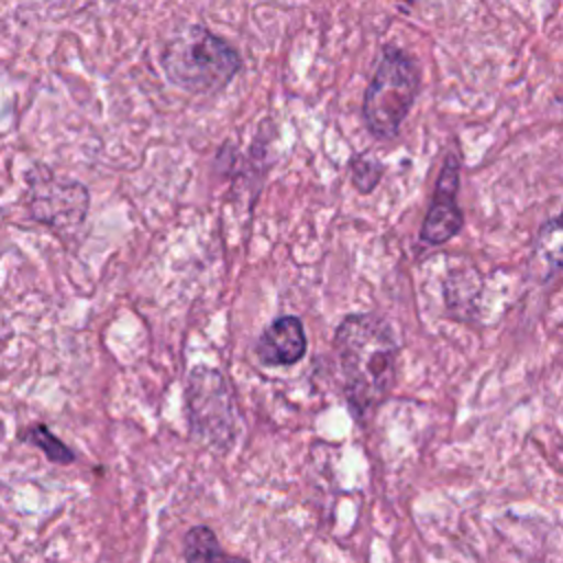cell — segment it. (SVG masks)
Masks as SVG:
<instances>
[{"label": "cell", "mask_w": 563, "mask_h": 563, "mask_svg": "<svg viewBox=\"0 0 563 563\" xmlns=\"http://www.w3.org/2000/svg\"><path fill=\"white\" fill-rule=\"evenodd\" d=\"M334 352L345 400L356 418H365L394 387L398 358L394 334L378 314L352 312L334 330Z\"/></svg>", "instance_id": "6da1fadb"}, {"label": "cell", "mask_w": 563, "mask_h": 563, "mask_svg": "<svg viewBox=\"0 0 563 563\" xmlns=\"http://www.w3.org/2000/svg\"><path fill=\"white\" fill-rule=\"evenodd\" d=\"M161 64L165 77L194 95L220 92L242 68L238 48L202 24H189L167 42Z\"/></svg>", "instance_id": "7a4b0ae2"}, {"label": "cell", "mask_w": 563, "mask_h": 563, "mask_svg": "<svg viewBox=\"0 0 563 563\" xmlns=\"http://www.w3.org/2000/svg\"><path fill=\"white\" fill-rule=\"evenodd\" d=\"M420 92V70L398 46L387 44L363 95V121L378 141H389L400 132Z\"/></svg>", "instance_id": "3957f363"}, {"label": "cell", "mask_w": 563, "mask_h": 563, "mask_svg": "<svg viewBox=\"0 0 563 563\" xmlns=\"http://www.w3.org/2000/svg\"><path fill=\"white\" fill-rule=\"evenodd\" d=\"M185 409L191 438L216 453H229L238 438V405L229 378L209 365H196L185 380Z\"/></svg>", "instance_id": "277c9868"}, {"label": "cell", "mask_w": 563, "mask_h": 563, "mask_svg": "<svg viewBox=\"0 0 563 563\" xmlns=\"http://www.w3.org/2000/svg\"><path fill=\"white\" fill-rule=\"evenodd\" d=\"M29 213L35 222L55 231H75L84 224L90 194L86 185L57 178L48 165L35 163L26 174Z\"/></svg>", "instance_id": "5b68a950"}, {"label": "cell", "mask_w": 563, "mask_h": 563, "mask_svg": "<svg viewBox=\"0 0 563 563\" xmlns=\"http://www.w3.org/2000/svg\"><path fill=\"white\" fill-rule=\"evenodd\" d=\"M457 189H460V161L455 154H449L442 163L440 176L435 180L433 200L420 227V238L427 244H444L462 229L464 216L455 202Z\"/></svg>", "instance_id": "8992f818"}, {"label": "cell", "mask_w": 563, "mask_h": 563, "mask_svg": "<svg viewBox=\"0 0 563 563\" xmlns=\"http://www.w3.org/2000/svg\"><path fill=\"white\" fill-rule=\"evenodd\" d=\"M308 350L306 330L299 317L282 314L273 319L255 339L253 352L266 367H286L303 358Z\"/></svg>", "instance_id": "52a82bcc"}, {"label": "cell", "mask_w": 563, "mask_h": 563, "mask_svg": "<svg viewBox=\"0 0 563 563\" xmlns=\"http://www.w3.org/2000/svg\"><path fill=\"white\" fill-rule=\"evenodd\" d=\"M227 552L222 550L216 532L209 526H194L183 537L185 563H224Z\"/></svg>", "instance_id": "ba28073f"}, {"label": "cell", "mask_w": 563, "mask_h": 563, "mask_svg": "<svg viewBox=\"0 0 563 563\" xmlns=\"http://www.w3.org/2000/svg\"><path fill=\"white\" fill-rule=\"evenodd\" d=\"M534 251L550 268H563V209L541 224Z\"/></svg>", "instance_id": "9c48e42d"}, {"label": "cell", "mask_w": 563, "mask_h": 563, "mask_svg": "<svg viewBox=\"0 0 563 563\" xmlns=\"http://www.w3.org/2000/svg\"><path fill=\"white\" fill-rule=\"evenodd\" d=\"M20 440L37 446L53 464H73L75 462L73 449L66 442H62L46 424H33V427L24 429L20 433Z\"/></svg>", "instance_id": "30bf717a"}, {"label": "cell", "mask_w": 563, "mask_h": 563, "mask_svg": "<svg viewBox=\"0 0 563 563\" xmlns=\"http://www.w3.org/2000/svg\"><path fill=\"white\" fill-rule=\"evenodd\" d=\"M383 172H385L383 163L369 154H356L350 161V180L354 189L361 194H372L380 183Z\"/></svg>", "instance_id": "8fae6325"}, {"label": "cell", "mask_w": 563, "mask_h": 563, "mask_svg": "<svg viewBox=\"0 0 563 563\" xmlns=\"http://www.w3.org/2000/svg\"><path fill=\"white\" fill-rule=\"evenodd\" d=\"M224 563H249V561L244 556H238V554H227Z\"/></svg>", "instance_id": "7c38bea8"}, {"label": "cell", "mask_w": 563, "mask_h": 563, "mask_svg": "<svg viewBox=\"0 0 563 563\" xmlns=\"http://www.w3.org/2000/svg\"><path fill=\"white\" fill-rule=\"evenodd\" d=\"M405 2H413V0H405Z\"/></svg>", "instance_id": "4fadbf2b"}]
</instances>
